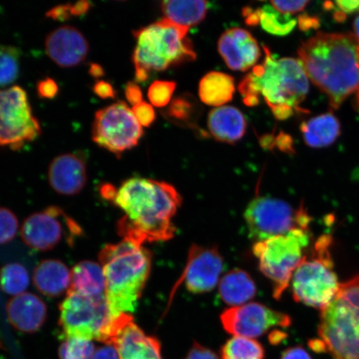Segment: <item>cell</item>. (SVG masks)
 <instances>
[{
    "mask_svg": "<svg viewBox=\"0 0 359 359\" xmlns=\"http://www.w3.org/2000/svg\"><path fill=\"white\" fill-rule=\"evenodd\" d=\"M100 193L124 213L116 224L123 240L142 245L173 238L176 228L172 221L181 205L182 197L170 184L133 177L119 188L103 184Z\"/></svg>",
    "mask_w": 359,
    "mask_h": 359,
    "instance_id": "1",
    "label": "cell"
},
{
    "mask_svg": "<svg viewBox=\"0 0 359 359\" xmlns=\"http://www.w3.org/2000/svg\"><path fill=\"white\" fill-rule=\"evenodd\" d=\"M299 61L309 80L338 109L359 89V40L353 33H318L300 45Z\"/></svg>",
    "mask_w": 359,
    "mask_h": 359,
    "instance_id": "2",
    "label": "cell"
},
{
    "mask_svg": "<svg viewBox=\"0 0 359 359\" xmlns=\"http://www.w3.org/2000/svg\"><path fill=\"white\" fill-rule=\"evenodd\" d=\"M263 50V62L241 81L239 91L246 106H257L262 98L276 119H289L302 111L309 79L299 60L277 58L266 45Z\"/></svg>",
    "mask_w": 359,
    "mask_h": 359,
    "instance_id": "3",
    "label": "cell"
},
{
    "mask_svg": "<svg viewBox=\"0 0 359 359\" xmlns=\"http://www.w3.org/2000/svg\"><path fill=\"white\" fill-rule=\"evenodd\" d=\"M106 281L105 297L111 316L136 311L151 267V255L142 245L123 240L107 245L100 254Z\"/></svg>",
    "mask_w": 359,
    "mask_h": 359,
    "instance_id": "4",
    "label": "cell"
},
{
    "mask_svg": "<svg viewBox=\"0 0 359 359\" xmlns=\"http://www.w3.org/2000/svg\"><path fill=\"white\" fill-rule=\"evenodd\" d=\"M188 32L189 29L165 18L134 31L137 44L133 60L137 82H146L154 72L194 61L196 53Z\"/></svg>",
    "mask_w": 359,
    "mask_h": 359,
    "instance_id": "5",
    "label": "cell"
},
{
    "mask_svg": "<svg viewBox=\"0 0 359 359\" xmlns=\"http://www.w3.org/2000/svg\"><path fill=\"white\" fill-rule=\"evenodd\" d=\"M318 332L334 359H359V276L341 284L321 311Z\"/></svg>",
    "mask_w": 359,
    "mask_h": 359,
    "instance_id": "6",
    "label": "cell"
},
{
    "mask_svg": "<svg viewBox=\"0 0 359 359\" xmlns=\"http://www.w3.org/2000/svg\"><path fill=\"white\" fill-rule=\"evenodd\" d=\"M60 325L66 338L97 340L112 345L124 318H114L107 306L105 295L87 297L67 292L60 307Z\"/></svg>",
    "mask_w": 359,
    "mask_h": 359,
    "instance_id": "7",
    "label": "cell"
},
{
    "mask_svg": "<svg viewBox=\"0 0 359 359\" xmlns=\"http://www.w3.org/2000/svg\"><path fill=\"white\" fill-rule=\"evenodd\" d=\"M330 236H322L314 243L311 255H305L292 277V291L296 302L324 311L340 288L330 254Z\"/></svg>",
    "mask_w": 359,
    "mask_h": 359,
    "instance_id": "8",
    "label": "cell"
},
{
    "mask_svg": "<svg viewBox=\"0 0 359 359\" xmlns=\"http://www.w3.org/2000/svg\"><path fill=\"white\" fill-rule=\"evenodd\" d=\"M311 238L309 229H295L285 235L255 242V257L258 259L260 271L272 281L276 299L288 288L296 269L306 255Z\"/></svg>",
    "mask_w": 359,
    "mask_h": 359,
    "instance_id": "9",
    "label": "cell"
},
{
    "mask_svg": "<svg viewBox=\"0 0 359 359\" xmlns=\"http://www.w3.org/2000/svg\"><path fill=\"white\" fill-rule=\"evenodd\" d=\"M245 218L250 236L257 242L285 235L295 229H309L311 222L304 206L295 209L284 201L266 196L251 201Z\"/></svg>",
    "mask_w": 359,
    "mask_h": 359,
    "instance_id": "10",
    "label": "cell"
},
{
    "mask_svg": "<svg viewBox=\"0 0 359 359\" xmlns=\"http://www.w3.org/2000/svg\"><path fill=\"white\" fill-rule=\"evenodd\" d=\"M40 133L41 127L25 90L19 86L0 89V146L20 150Z\"/></svg>",
    "mask_w": 359,
    "mask_h": 359,
    "instance_id": "11",
    "label": "cell"
},
{
    "mask_svg": "<svg viewBox=\"0 0 359 359\" xmlns=\"http://www.w3.org/2000/svg\"><path fill=\"white\" fill-rule=\"evenodd\" d=\"M142 135V126L123 102L114 103L96 112L93 141L118 157L136 147Z\"/></svg>",
    "mask_w": 359,
    "mask_h": 359,
    "instance_id": "12",
    "label": "cell"
},
{
    "mask_svg": "<svg viewBox=\"0 0 359 359\" xmlns=\"http://www.w3.org/2000/svg\"><path fill=\"white\" fill-rule=\"evenodd\" d=\"M20 233L22 241L30 248L47 251L55 249L62 241L73 245L83 231L64 210L50 206L29 215L22 223Z\"/></svg>",
    "mask_w": 359,
    "mask_h": 359,
    "instance_id": "13",
    "label": "cell"
},
{
    "mask_svg": "<svg viewBox=\"0 0 359 359\" xmlns=\"http://www.w3.org/2000/svg\"><path fill=\"white\" fill-rule=\"evenodd\" d=\"M221 320L229 334L248 339L259 338L273 327H287L291 324L287 314L258 303L228 309L222 314Z\"/></svg>",
    "mask_w": 359,
    "mask_h": 359,
    "instance_id": "14",
    "label": "cell"
},
{
    "mask_svg": "<svg viewBox=\"0 0 359 359\" xmlns=\"http://www.w3.org/2000/svg\"><path fill=\"white\" fill-rule=\"evenodd\" d=\"M223 268V259L217 249L192 245L179 282L192 293H205L217 286Z\"/></svg>",
    "mask_w": 359,
    "mask_h": 359,
    "instance_id": "15",
    "label": "cell"
},
{
    "mask_svg": "<svg viewBox=\"0 0 359 359\" xmlns=\"http://www.w3.org/2000/svg\"><path fill=\"white\" fill-rule=\"evenodd\" d=\"M218 51L229 69L241 72L257 66L262 53L254 36L241 28H232L222 34Z\"/></svg>",
    "mask_w": 359,
    "mask_h": 359,
    "instance_id": "16",
    "label": "cell"
},
{
    "mask_svg": "<svg viewBox=\"0 0 359 359\" xmlns=\"http://www.w3.org/2000/svg\"><path fill=\"white\" fill-rule=\"evenodd\" d=\"M45 50L57 65L73 67L86 60L89 44L79 29L72 26H62L47 36Z\"/></svg>",
    "mask_w": 359,
    "mask_h": 359,
    "instance_id": "17",
    "label": "cell"
},
{
    "mask_svg": "<svg viewBox=\"0 0 359 359\" xmlns=\"http://www.w3.org/2000/svg\"><path fill=\"white\" fill-rule=\"evenodd\" d=\"M48 179L49 185L57 194H79L88 181L85 157L80 152L57 156L49 165Z\"/></svg>",
    "mask_w": 359,
    "mask_h": 359,
    "instance_id": "18",
    "label": "cell"
},
{
    "mask_svg": "<svg viewBox=\"0 0 359 359\" xmlns=\"http://www.w3.org/2000/svg\"><path fill=\"white\" fill-rule=\"evenodd\" d=\"M120 359H164L159 340L145 334L131 316L116 334L114 343Z\"/></svg>",
    "mask_w": 359,
    "mask_h": 359,
    "instance_id": "19",
    "label": "cell"
},
{
    "mask_svg": "<svg viewBox=\"0 0 359 359\" xmlns=\"http://www.w3.org/2000/svg\"><path fill=\"white\" fill-rule=\"evenodd\" d=\"M6 311L10 324L22 333H35L47 320L46 304L39 296L29 292L11 299Z\"/></svg>",
    "mask_w": 359,
    "mask_h": 359,
    "instance_id": "20",
    "label": "cell"
},
{
    "mask_svg": "<svg viewBox=\"0 0 359 359\" xmlns=\"http://www.w3.org/2000/svg\"><path fill=\"white\" fill-rule=\"evenodd\" d=\"M208 125L215 140L233 144L245 136L247 123L241 111L235 107L223 106L210 111Z\"/></svg>",
    "mask_w": 359,
    "mask_h": 359,
    "instance_id": "21",
    "label": "cell"
},
{
    "mask_svg": "<svg viewBox=\"0 0 359 359\" xmlns=\"http://www.w3.org/2000/svg\"><path fill=\"white\" fill-rule=\"evenodd\" d=\"M33 280L36 289L48 297H57L69 292L71 271L58 259H44L36 266Z\"/></svg>",
    "mask_w": 359,
    "mask_h": 359,
    "instance_id": "22",
    "label": "cell"
},
{
    "mask_svg": "<svg viewBox=\"0 0 359 359\" xmlns=\"http://www.w3.org/2000/svg\"><path fill=\"white\" fill-rule=\"evenodd\" d=\"M105 276L100 264L83 260L72 269L69 292L87 297H100L105 295Z\"/></svg>",
    "mask_w": 359,
    "mask_h": 359,
    "instance_id": "23",
    "label": "cell"
},
{
    "mask_svg": "<svg viewBox=\"0 0 359 359\" xmlns=\"http://www.w3.org/2000/svg\"><path fill=\"white\" fill-rule=\"evenodd\" d=\"M300 131L307 146L324 148L331 146L338 139L341 126L339 119L329 112L303 123Z\"/></svg>",
    "mask_w": 359,
    "mask_h": 359,
    "instance_id": "24",
    "label": "cell"
},
{
    "mask_svg": "<svg viewBox=\"0 0 359 359\" xmlns=\"http://www.w3.org/2000/svg\"><path fill=\"white\" fill-rule=\"evenodd\" d=\"M219 296L231 307L241 306L257 294V286L248 273L234 269L224 276L219 287Z\"/></svg>",
    "mask_w": 359,
    "mask_h": 359,
    "instance_id": "25",
    "label": "cell"
},
{
    "mask_svg": "<svg viewBox=\"0 0 359 359\" xmlns=\"http://www.w3.org/2000/svg\"><path fill=\"white\" fill-rule=\"evenodd\" d=\"M235 92L234 78L222 72H210L199 84L200 100L208 106L223 107L232 100Z\"/></svg>",
    "mask_w": 359,
    "mask_h": 359,
    "instance_id": "26",
    "label": "cell"
},
{
    "mask_svg": "<svg viewBox=\"0 0 359 359\" xmlns=\"http://www.w3.org/2000/svg\"><path fill=\"white\" fill-rule=\"evenodd\" d=\"M165 19L179 26L189 29L199 25L205 20L208 11V3L205 1H182L168 0L161 3Z\"/></svg>",
    "mask_w": 359,
    "mask_h": 359,
    "instance_id": "27",
    "label": "cell"
},
{
    "mask_svg": "<svg viewBox=\"0 0 359 359\" xmlns=\"http://www.w3.org/2000/svg\"><path fill=\"white\" fill-rule=\"evenodd\" d=\"M222 359H266L262 344L253 339L232 337L221 350Z\"/></svg>",
    "mask_w": 359,
    "mask_h": 359,
    "instance_id": "28",
    "label": "cell"
},
{
    "mask_svg": "<svg viewBox=\"0 0 359 359\" xmlns=\"http://www.w3.org/2000/svg\"><path fill=\"white\" fill-rule=\"evenodd\" d=\"M257 11L259 24L269 34L285 36L290 34L297 25V20L293 16L276 11L271 4Z\"/></svg>",
    "mask_w": 359,
    "mask_h": 359,
    "instance_id": "29",
    "label": "cell"
},
{
    "mask_svg": "<svg viewBox=\"0 0 359 359\" xmlns=\"http://www.w3.org/2000/svg\"><path fill=\"white\" fill-rule=\"evenodd\" d=\"M30 283L27 269L19 263L7 264L0 269V288L8 295L25 293Z\"/></svg>",
    "mask_w": 359,
    "mask_h": 359,
    "instance_id": "30",
    "label": "cell"
},
{
    "mask_svg": "<svg viewBox=\"0 0 359 359\" xmlns=\"http://www.w3.org/2000/svg\"><path fill=\"white\" fill-rule=\"evenodd\" d=\"M20 56L19 48L0 45V87L15 82L19 77Z\"/></svg>",
    "mask_w": 359,
    "mask_h": 359,
    "instance_id": "31",
    "label": "cell"
},
{
    "mask_svg": "<svg viewBox=\"0 0 359 359\" xmlns=\"http://www.w3.org/2000/svg\"><path fill=\"white\" fill-rule=\"evenodd\" d=\"M95 344L92 340L80 338H66L58 350L60 359H93Z\"/></svg>",
    "mask_w": 359,
    "mask_h": 359,
    "instance_id": "32",
    "label": "cell"
},
{
    "mask_svg": "<svg viewBox=\"0 0 359 359\" xmlns=\"http://www.w3.org/2000/svg\"><path fill=\"white\" fill-rule=\"evenodd\" d=\"M177 83L172 81L157 80L148 89L147 96L151 104L156 107H167L172 97Z\"/></svg>",
    "mask_w": 359,
    "mask_h": 359,
    "instance_id": "33",
    "label": "cell"
},
{
    "mask_svg": "<svg viewBox=\"0 0 359 359\" xmlns=\"http://www.w3.org/2000/svg\"><path fill=\"white\" fill-rule=\"evenodd\" d=\"M18 229L19 221L15 213L0 206V245L8 243L15 239Z\"/></svg>",
    "mask_w": 359,
    "mask_h": 359,
    "instance_id": "34",
    "label": "cell"
},
{
    "mask_svg": "<svg viewBox=\"0 0 359 359\" xmlns=\"http://www.w3.org/2000/svg\"><path fill=\"white\" fill-rule=\"evenodd\" d=\"M193 107L191 102L188 101L187 98L177 97L176 100L170 103L168 110V115L170 118L175 121H181V122H186V121H191L192 115Z\"/></svg>",
    "mask_w": 359,
    "mask_h": 359,
    "instance_id": "35",
    "label": "cell"
},
{
    "mask_svg": "<svg viewBox=\"0 0 359 359\" xmlns=\"http://www.w3.org/2000/svg\"><path fill=\"white\" fill-rule=\"evenodd\" d=\"M331 6L325 4L327 10L336 8L334 15L337 21H343L346 19L347 15L359 12V0H340L334 3L329 2Z\"/></svg>",
    "mask_w": 359,
    "mask_h": 359,
    "instance_id": "36",
    "label": "cell"
},
{
    "mask_svg": "<svg viewBox=\"0 0 359 359\" xmlns=\"http://www.w3.org/2000/svg\"><path fill=\"white\" fill-rule=\"evenodd\" d=\"M133 114L142 127L148 128L155 122L156 112L151 104L142 102L133 107Z\"/></svg>",
    "mask_w": 359,
    "mask_h": 359,
    "instance_id": "37",
    "label": "cell"
},
{
    "mask_svg": "<svg viewBox=\"0 0 359 359\" xmlns=\"http://www.w3.org/2000/svg\"><path fill=\"white\" fill-rule=\"evenodd\" d=\"M276 11L285 15H294L302 12L309 4V1H271L269 2Z\"/></svg>",
    "mask_w": 359,
    "mask_h": 359,
    "instance_id": "38",
    "label": "cell"
},
{
    "mask_svg": "<svg viewBox=\"0 0 359 359\" xmlns=\"http://www.w3.org/2000/svg\"><path fill=\"white\" fill-rule=\"evenodd\" d=\"M37 92L43 100H53L57 95L58 86L55 80L45 79L38 83Z\"/></svg>",
    "mask_w": 359,
    "mask_h": 359,
    "instance_id": "39",
    "label": "cell"
},
{
    "mask_svg": "<svg viewBox=\"0 0 359 359\" xmlns=\"http://www.w3.org/2000/svg\"><path fill=\"white\" fill-rule=\"evenodd\" d=\"M184 359H219L217 354L208 348L194 342Z\"/></svg>",
    "mask_w": 359,
    "mask_h": 359,
    "instance_id": "40",
    "label": "cell"
},
{
    "mask_svg": "<svg viewBox=\"0 0 359 359\" xmlns=\"http://www.w3.org/2000/svg\"><path fill=\"white\" fill-rule=\"evenodd\" d=\"M93 92L97 97L102 100H109V98H114L116 95V92L114 86L106 81L98 80L96 83L93 85Z\"/></svg>",
    "mask_w": 359,
    "mask_h": 359,
    "instance_id": "41",
    "label": "cell"
},
{
    "mask_svg": "<svg viewBox=\"0 0 359 359\" xmlns=\"http://www.w3.org/2000/svg\"><path fill=\"white\" fill-rule=\"evenodd\" d=\"M125 96L133 107L143 102L142 92L140 87L133 82H129L125 88Z\"/></svg>",
    "mask_w": 359,
    "mask_h": 359,
    "instance_id": "42",
    "label": "cell"
},
{
    "mask_svg": "<svg viewBox=\"0 0 359 359\" xmlns=\"http://www.w3.org/2000/svg\"><path fill=\"white\" fill-rule=\"evenodd\" d=\"M46 15L53 20L62 22L69 20L72 18L69 4H62V6L51 8L50 11L47 12Z\"/></svg>",
    "mask_w": 359,
    "mask_h": 359,
    "instance_id": "43",
    "label": "cell"
},
{
    "mask_svg": "<svg viewBox=\"0 0 359 359\" xmlns=\"http://www.w3.org/2000/svg\"><path fill=\"white\" fill-rule=\"evenodd\" d=\"M280 359H312L309 353L302 346L287 348Z\"/></svg>",
    "mask_w": 359,
    "mask_h": 359,
    "instance_id": "44",
    "label": "cell"
},
{
    "mask_svg": "<svg viewBox=\"0 0 359 359\" xmlns=\"http://www.w3.org/2000/svg\"><path fill=\"white\" fill-rule=\"evenodd\" d=\"M93 359H120L114 345L105 344L96 350Z\"/></svg>",
    "mask_w": 359,
    "mask_h": 359,
    "instance_id": "45",
    "label": "cell"
},
{
    "mask_svg": "<svg viewBox=\"0 0 359 359\" xmlns=\"http://www.w3.org/2000/svg\"><path fill=\"white\" fill-rule=\"evenodd\" d=\"M92 4L88 1H79L69 4V10L72 17H79L86 15L91 8Z\"/></svg>",
    "mask_w": 359,
    "mask_h": 359,
    "instance_id": "46",
    "label": "cell"
},
{
    "mask_svg": "<svg viewBox=\"0 0 359 359\" xmlns=\"http://www.w3.org/2000/svg\"><path fill=\"white\" fill-rule=\"evenodd\" d=\"M278 146L282 151H292V140L288 135L280 133L276 138Z\"/></svg>",
    "mask_w": 359,
    "mask_h": 359,
    "instance_id": "47",
    "label": "cell"
},
{
    "mask_svg": "<svg viewBox=\"0 0 359 359\" xmlns=\"http://www.w3.org/2000/svg\"><path fill=\"white\" fill-rule=\"evenodd\" d=\"M309 348H311L313 351L316 353H326L327 348L325 344L320 339H313L309 341Z\"/></svg>",
    "mask_w": 359,
    "mask_h": 359,
    "instance_id": "48",
    "label": "cell"
},
{
    "mask_svg": "<svg viewBox=\"0 0 359 359\" xmlns=\"http://www.w3.org/2000/svg\"><path fill=\"white\" fill-rule=\"evenodd\" d=\"M88 73L93 78L100 79L102 76H104V69L100 65L91 64L89 67Z\"/></svg>",
    "mask_w": 359,
    "mask_h": 359,
    "instance_id": "49",
    "label": "cell"
},
{
    "mask_svg": "<svg viewBox=\"0 0 359 359\" xmlns=\"http://www.w3.org/2000/svg\"><path fill=\"white\" fill-rule=\"evenodd\" d=\"M286 338V334L280 331H275L269 336V341L272 344H278Z\"/></svg>",
    "mask_w": 359,
    "mask_h": 359,
    "instance_id": "50",
    "label": "cell"
},
{
    "mask_svg": "<svg viewBox=\"0 0 359 359\" xmlns=\"http://www.w3.org/2000/svg\"><path fill=\"white\" fill-rule=\"evenodd\" d=\"M353 34L356 35V37L359 40V15L356 18L355 20H354L353 22ZM356 103L357 107L359 109V89L357 93V97H356Z\"/></svg>",
    "mask_w": 359,
    "mask_h": 359,
    "instance_id": "51",
    "label": "cell"
}]
</instances>
